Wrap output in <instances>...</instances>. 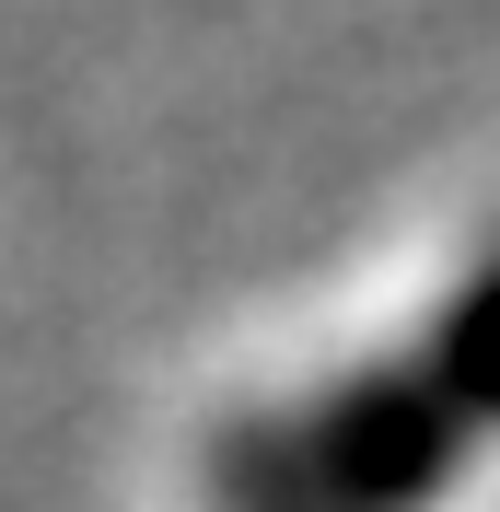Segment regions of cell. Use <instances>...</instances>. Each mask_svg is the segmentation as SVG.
<instances>
[{
  "label": "cell",
  "instance_id": "cell-1",
  "mask_svg": "<svg viewBox=\"0 0 500 512\" xmlns=\"http://www.w3.org/2000/svg\"><path fill=\"white\" fill-rule=\"evenodd\" d=\"M500 454V245L373 361L233 419L198 512H431Z\"/></svg>",
  "mask_w": 500,
  "mask_h": 512
}]
</instances>
